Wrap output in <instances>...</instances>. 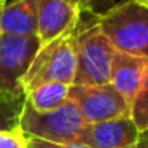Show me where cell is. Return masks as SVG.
<instances>
[{"label":"cell","instance_id":"6da1fadb","mask_svg":"<svg viewBox=\"0 0 148 148\" xmlns=\"http://www.w3.org/2000/svg\"><path fill=\"white\" fill-rule=\"evenodd\" d=\"M96 21L115 51L148 59V8L121 0L97 13Z\"/></svg>","mask_w":148,"mask_h":148},{"label":"cell","instance_id":"7a4b0ae2","mask_svg":"<svg viewBox=\"0 0 148 148\" xmlns=\"http://www.w3.org/2000/svg\"><path fill=\"white\" fill-rule=\"evenodd\" d=\"M73 45L77 53V75L73 84L99 86L110 83L115 49L100 30L96 13L91 23L84 26L78 24L73 35Z\"/></svg>","mask_w":148,"mask_h":148},{"label":"cell","instance_id":"3957f363","mask_svg":"<svg viewBox=\"0 0 148 148\" xmlns=\"http://www.w3.org/2000/svg\"><path fill=\"white\" fill-rule=\"evenodd\" d=\"M75 30L40 48L23 78L26 94L46 83L73 84L77 75V53L73 45Z\"/></svg>","mask_w":148,"mask_h":148},{"label":"cell","instance_id":"277c9868","mask_svg":"<svg viewBox=\"0 0 148 148\" xmlns=\"http://www.w3.org/2000/svg\"><path fill=\"white\" fill-rule=\"evenodd\" d=\"M84 126L80 110L70 99L51 112H37L26 102L19 118V127L27 137L56 143L77 142Z\"/></svg>","mask_w":148,"mask_h":148},{"label":"cell","instance_id":"5b68a950","mask_svg":"<svg viewBox=\"0 0 148 148\" xmlns=\"http://www.w3.org/2000/svg\"><path fill=\"white\" fill-rule=\"evenodd\" d=\"M42 45L37 35H0V94L10 99H26L23 78Z\"/></svg>","mask_w":148,"mask_h":148},{"label":"cell","instance_id":"8992f818","mask_svg":"<svg viewBox=\"0 0 148 148\" xmlns=\"http://www.w3.org/2000/svg\"><path fill=\"white\" fill-rule=\"evenodd\" d=\"M69 99L75 102L86 124L131 116V105L110 83L99 86L72 84Z\"/></svg>","mask_w":148,"mask_h":148},{"label":"cell","instance_id":"52a82bcc","mask_svg":"<svg viewBox=\"0 0 148 148\" xmlns=\"http://www.w3.org/2000/svg\"><path fill=\"white\" fill-rule=\"evenodd\" d=\"M81 7L72 0H37V37L45 46L73 32L81 21Z\"/></svg>","mask_w":148,"mask_h":148},{"label":"cell","instance_id":"ba28073f","mask_svg":"<svg viewBox=\"0 0 148 148\" xmlns=\"http://www.w3.org/2000/svg\"><path fill=\"white\" fill-rule=\"evenodd\" d=\"M140 131L131 116L86 124L77 142L89 148H135Z\"/></svg>","mask_w":148,"mask_h":148},{"label":"cell","instance_id":"9c48e42d","mask_svg":"<svg viewBox=\"0 0 148 148\" xmlns=\"http://www.w3.org/2000/svg\"><path fill=\"white\" fill-rule=\"evenodd\" d=\"M148 67V59L137 58V56L124 54L115 51L112 62V73H110V84L132 105L138 89L142 86L145 72Z\"/></svg>","mask_w":148,"mask_h":148},{"label":"cell","instance_id":"30bf717a","mask_svg":"<svg viewBox=\"0 0 148 148\" xmlns=\"http://www.w3.org/2000/svg\"><path fill=\"white\" fill-rule=\"evenodd\" d=\"M0 32L3 35H37V0L5 2L0 13Z\"/></svg>","mask_w":148,"mask_h":148},{"label":"cell","instance_id":"8fae6325","mask_svg":"<svg viewBox=\"0 0 148 148\" xmlns=\"http://www.w3.org/2000/svg\"><path fill=\"white\" fill-rule=\"evenodd\" d=\"M70 84L46 83L26 94V102L37 112H51L69 100Z\"/></svg>","mask_w":148,"mask_h":148},{"label":"cell","instance_id":"7c38bea8","mask_svg":"<svg viewBox=\"0 0 148 148\" xmlns=\"http://www.w3.org/2000/svg\"><path fill=\"white\" fill-rule=\"evenodd\" d=\"M26 99H10L0 94V131L19 127V118Z\"/></svg>","mask_w":148,"mask_h":148},{"label":"cell","instance_id":"4fadbf2b","mask_svg":"<svg viewBox=\"0 0 148 148\" xmlns=\"http://www.w3.org/2000/svg\"><path fill=\"white\" fill-rule=\"evenodd\" d=\"M131 119L140 132L148 129V67L142 86L131 105Z\"/></svg>","mask_w":148,"mask_h":148},{"label":"cell","instance_id":"5bb4252c","mask_svg":"<svg viewBox=\"0 0 148 148\" xmlns=\"http://www.w3.org/2000/svg\"><path fill=\"white\" fill-rule=\"evenodd\" d=\"M0 148H29L27 135L21 127L0 131Z\"/></svg>","mask_w":148,"mask_h":148},{"label":"cell","instance_id":"9a60e30c","mask_svg":"<svg viewBox=\"0 0 148 148\" xmlns=\"http://www.w3.org/2000/svg\"><path fill=\"white\" fill-rule=\"evenodd\" d=\"M27 142H29V148H89L83 143H78V142L56 143V142H46V140H40V138H34V137H27Z\"/></svg>","mask_w":148,"mask_h":148},{"label":"cell","instance_id":"2e32d148","mask_svg":"<svg viewBox=\"0 0 148 148\" xmlns=\"http://www.w3.org/2000/svg\"><path fill=\"white\" fill-rule=\"evenodd\" d=\"M108 2H112V0H81V10L97 13V7L103 3H108Z\"/></svg>","mask_w":148,"mask_h":148},{"label":"cell","instance_id":"e0dca14e","mask_svg":"<svg viewBox=\"0 0 148 148\" xmlns=\"http://www.w3.org/2000/svg\"><path fill=\"white\" fill-rule=\"evenodd\" d=\"M135 148H148V129L147 131H142L140 134H138Z\"/></svg>","mask_w":148,"mask_h":148},{"label":"cell","instance_id":"ac0fdd59","mask_svg":"<svg viewBox=\"0 0 148 148\" xmlns=\"http://www.w3.org/2000/svg\"><path fill=\"white\" fill-rule=\"evenodd\" d=\"M135 2H138V3L143 5L145 8H148V0H135Z\"/></svg>","mask_w":148,"mask_h":148},{"label":"cell","instance_id":"d6986e66","mask_svg":"<svg viewBox=\"0 0 148 148\" xmlns=\"http://www.w3.org/2000/svg\"><path fill=\"white\" fill-rule=\"evenodd\" d=\"M72 2H75V3H78V5L81 7V0H72Z\"/></svg>","mask_w":148,"mask_h":148},{"label":"cell","instance_id":"ffe728a7","mask_svg":"<svg viewBox=\"0 0 148 148\" xmlns=\"http://www.w3.org/2000/svg\"><path fill=\"white\" fill-rule=\"evenodd\" d=\"M3 5H5V3H0V13H2V8H3ZM0 35H2V32H0Z\"/></svg>","mask_w":148,"mask_h":148},{"label":"cell","instance_id":"44dd1931","mask_svg":"<svg viewBox=\"0 0 148 148\" xmlns=\"http://www.w3.org/2000/svg\"><path fill=\"white\" fill-rule=\"evenodd\" d=\"M0 3H5V0H0Z\"/></svg>","mask_w":148,"mask_h":148},{"label":"cell","instance_id":"7402d4cb","mask_svg":"<svg viewBox=\"0 0 148 148\" xmlns=\"http://www.w3.org/2000/svg\"><path fill=\"white\" fill-rule=\"evenodd\" d=\"M5 2H7V0H5Z\"/></svg>","mask_w":148,"mask_h":148}]
</instances>
